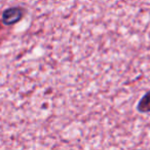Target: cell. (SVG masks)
Returning a JSON list of instances; mask_svg holds the SVG:
<instances>
[{"instance_id":"6da1fadb","label":"cell","mask_w":150,"mask_h":150,"mask_svg":"<svg viewBox=\"0 0 150 150\" xmlns=\"http://www.w3.org/2000/svg\"><path fill=\"white\" fill-rule=\"evenodd\" d=\"M23 16V11L20 8H9L3 13V22L6 25H13L18 22Z\"/></svg>"}]
</instances>
